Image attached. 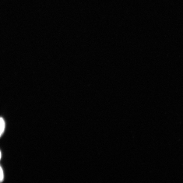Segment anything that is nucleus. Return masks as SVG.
<instances>
[{"instance_id": "1", "label": "nucleus", "mask_w": 183, "mask_h": 183, "mask_svg": "<svg viewBox=\"0 0 183 183\" xmlns=\"http://www.w3.org/2000/svg\"><path fill=\"white\" fill-rule=\"evenodd\" d=\"M0 125H1V132H0V135H1V137L2 136V135L3 134L5 128V122L3 118H2L0 119Z\"/></svg>"}, {"instance_id": "2", "label": "nucleus", "mask_w": 183, "mask_h": 183, "mask_svg": "<svg viewBox=\"0 0 183 183\" xmlns=\"http://www.w3.org/2000/svg\"><path fill=\"white\" fill-rule=\"evenodd\" d=\"M1 182H2L4 181V172L2 167H1Z\"/></svg>"}, {"instance_id": "3", "label": "nucleus", "mask_w": 183, "mask_h": 183, "mask_svg": "<svg viewBox=\"0 0 183 183\" xmlns=\"http://www.w3.org/2000/svg\"><path fill=\"white\" fill-rule=\"evenodd\" d=\"M1 157H2V154H1Z\"/></svg>"}]
</instances>
